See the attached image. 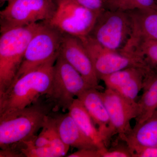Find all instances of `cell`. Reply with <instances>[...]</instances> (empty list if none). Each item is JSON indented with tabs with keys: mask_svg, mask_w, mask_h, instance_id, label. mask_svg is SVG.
Listing matches in <instances>:
<instances>
[{
	"mask_svg": "<svg viewBox=\"0 0 157 157\" xmlns=\"http://www.w3.org/2000/svg\"><path fill=\"white\" fill-rule=\"evenodd\" d=\"M57 58L21 76L0 95V119L32 105L41 96L48 95Z\"/></svg>",
	"mask_w": 157,
	"mask_h": 157,
	"instance_id": "6da1fadb",
	"label": "cell"
},
{
	"mask_svg": "<svg viewBox=\"0 0 157 157\" xmlns=\"http://www.w3.org/2000/svg\"><path fill=\"white\" fill-rule=\"evenodd\" d=\"M52 104L39 101L22 110L0 119V147L8 148L36 137V133L43 128Z\"/></svg>",
	"mask_w": 157,
	"mask_h": 157,
	"instance_id": "7a4b0ae2",
	"label": "cell"
},
{
	"mask_svg": "<svg viewBox=\"0 0 157 157\" xmlns=\"http://www.w3.org/2000/svg\"><path fill=\"white\" fill-rule=\"evenodd\" d=\"M42 23V21H40L1 33L0 95L14 81L29 42L40 28Z\"/></svg>",
	"mask_w": 157,
	"mask_h": 157,
	"instance_id": "3957f363",
	"label": "cell"
},
{
	"mask_svg": "<svg viewBox=\"0 0 157 157\" xmlns=\"http://www.w3.org/2000/svg\"><path fill=\"white\" fill-rule=\"evenodd\" d=\"M89 88L81 74L59 53L54 66L51 88L46 96L52 111L68 110L75 97Z\"/></svg>",
	"mask_w": 157,
	"mask_h": 157,
	"instance_id": "277c9868",
	"label": "cell"
},
{
	"mask_svg": "<svg viewBox=\"0 0 157 157\" xmlns=\"http://www.w3.org/2000/svg\"><path fill=\"white\" fill-rule=\"evenodd\" d=\"M133 32L128 12L106 10L98 15L88 35L105 48L120 52L131 39Z\"/></svg>",
	"mask_w": 157,
	"mask_h": 157,
	"instance_id": "5b68a950",
	"label": "cell"
},
{
	"mask_svg": "<svg viewBox=\"0 0 157 157\" xmlns=\"http://www.w3.org/2000/svg\"><path fill=\"white\" fill-rule=\"evenodd\" d=\"M0 12L1 33L16 28L48 21L56 6L53 0H11Z\"/></svg>",
	"mask_w": 157,
	"mask_h": 157,
	"instance_id": "8992f818",
	"label": "cell"
},
{
	"mask_svg": "<svg viewBox=\"0 0 157 157\" xmlns=\"http://www.w3.org/2000/svg\"><path fill=\"white\" fill-rule=\"evenodd\" d=\"M63 37L61 31L48 23L42 21L41 27L29 42L14 81L51 59L57 57Z\"/></svg>",
	"mask_w": 157,
	"mask_h": 157,
	"instance_id": "52a82bcc",
	"label": "cell"
},
{
	"mask_svg": "<svg viewBox=\"0 0 157 157\" xmlns=\"http://www.w3.org/2000/svg\"><path fill=\"white\" fill-rule=\"evenodd\" d=\"M56 9L48 21L62 33L78 37L89 34L98 14L86 9L75 0H53Z\"/></svg>",
	"mask_w": 157,
	"mask_h": 157,
	"instance_id": "ba28073f",
	"label": "cell"
},
{
	"mask_svg": "<svg viewBox=\"0 0 157 157\" xmlns=\"http://www.w3.org/2000/svg\"><path fill=\"white\" fill-rule=\"evenodd\" d=\"M78 37L87 50L100 79L102 76L131 67L144 68L149 71L135 57L105 48L89 35Z\"/></svg>",
	"mask_w": 157,
	"mask_h": 157,
	"instance_id": "9c48e42d",
	"label": "cell"
},
{
	"mask_svg": "<svg viewBox=\"0 0 157 157\" xmlns=\"http://www.w3.org/2000/svg\"><path fill=\"white\" fill-rule=\"evenodd\" d=\"M101 94L114 134L124 140L133 128L131 121L137 117V102L129 101L110 89L106 88Z\"/></svg>",
	"mask_w": 157,
	"mask_h": 157,
	"instance_id": "30bf717a",
	"label": "cell"
},
{
	"mask_svg": "<svg viewBox=\"0 0 157 157\" xmlns=\"http://www.w3.org/2000/svg\"><path fill=\"white\" fill-rule=\"evenodd\" d=\"M59 54L81 74L92 88L99 89L98 75L87 50L78 36L63 33Z\"/></svg>",
	"mask_w": 157,
	"mask_h": 157,
	"instance_id": "8fae6325",
	"label": "cell"
},
{
	"mask_svg": "<svg viewBox=\"0 0 157 157\" xmlns=\"http://www.w3.org/2000/svg\"><path fill=\"white\" fill-rule=\"evenodd\" d=\"M154 75L144 68L131 67L101 77L107 88L115 91L129 101L137 102L147 78Z\"/></svg>",
	"mask_w": 157,
	"mask_h": 157,
	"instance_id": "7c38bea8",
	"label": "cell"
},
{
	"mask_svg": "<svg viewBox=\"0 0 157 157\" xmlns=\"http://www.w3.org/2000/svg\"><path fill=\"white\" fill-rule=\"evenodd\" d=\"M92 119L107 147L111 137L115 135L110 124L109 114L101 96L95 88H89L77 97Z\"/></svg>",
	"mask_w": 157,
	"mask_h": 157,
	"instance_id": "4fadbf2b",
	"label": "cell"
},
{
	"mask_svg": "<svg viewBox=\"0 0 157 157\" xmlns=\"http://www.w3.org/2000/svg\"><path fill=\"white\" fill-rule=\"evenodd\" d=\"M54 118L59 135L65 144L78 150L99 149L94 141L76 124L68 113Z\"/></svg>",
	"mask_w": 157,
	"mask_h": 157,
	"instance_id": "5bb4252c",
	"label": "cell"
},
{
	"mask_svg": "<svg viewBox=\"0 0 157 157\" xmlns=\"http://www.w3.org/2000/svg\"><path fill=\"white\" fill-rule=\"evenodd\" d=\"M120 52L139 59L154 74H157V40L132 36Z\"/></svg>",
	"mask_w": 157,
	"mask_h": 157,
	"instance_id": "9a60e30c",
	"label": "cell"
},
{
	"mask_svg": "<svg viewBox=\"0 0 157 157\" xmlns=\"http://www.w3.org/2000/svg\"><path fill=\"white\" fill-rule=\"evenodd\" d=\"M128 12L133 23L132 36L157 40V8Z\"/></svg>",
	"mask_w": 157,
	"mask_h": 157,
	"instance_id": "2e32d148",
	"label": "cell"
},
{
	"mask_svg": "<svg viewBox=\"0 0 157 157\" xmlns=\"http://www.w3.org/2000/svg\"><path fill=\"white\" fill-rule=\"evenodd\" d=\"M68 111L76 124L94 141L99 150L107 148L101 133L96 128L92 119L78 98L74 100Z\"/></svg>",
	"mask_w": 157,
	"mask_h": 157,
	"instance_id": "e0dca14e",
	"label": "cell"
},
{
	"mask_svg": "<svg viewBox=\"0 0 157 157\" xmlns=\"http://www.w3.org/2000/svg\"><path fill=\"white\" fill-rule=\"evenodd\" d=\"M123 140L129 146L157 147V109L143 123L135 125Z\"/></svg>",
	"mask_w": 157,
	"mask_h": 157,
	"instance_id": "ac0fdd59",
	"label": "cell"
},
{
	"mask_svg": "<svg viewBox=\"0 0 157 157\" xmlns=\"http://www.w3.org/2000/svg\"><path fill=\"white\" fill-rule=\"evenodd\" d=\"M143 90L141 98L137 101L135 125L146 121L157 109V74L152 75L147 78Z\"/></svg>",
	"mask_w": 157,
	"mask_h": 157,
	"instance_id": "d6986e66",
	"label": "cell"
},
{
	"mask_svg": "<svg viewBox=\"0 0 157 157\" xmlns=\"http://www.w3.org/2000/svg\"><path fill=\"white\" fill-rule=\"evenodd\" d=\"M105 9L128 11L157 8V0H104Z\"/></svg>",
	"mask_w": 157,
	"mask_h": 157,
	"instance_id": "ffe728a7",
	"label": "cell"
},
{
	"mask_svg": "<svg viewBox=\"0 0 157 157\" xmlns=\"http://www.w3.org/2000/svg\"><path fill=\"white\" fill-rule=\"evenodd\" d=\"M36 137L33 139L19 143L20 152L24 157H60L59 153L52 145L38 147L35 144Z\"/></svg>",
	"mask_w": 157,
	"mask_h": 157,
	"instance_id": "44dd1931",
	"label": "cell"
},
{
	"mask_svg": "<svg viewBox=\"0 0 157 157\" xmlns=\"http://www.w3.org/2000/svg\"><path fill=\"white\" fill-rule=\"evenodd\" d=\"M101 157H132L128 145L124 143H116L109 148L99 150Z\"/></svg>",
	"mask_w": 157,
	"mask_h": 157,
	"instance_id": "7402d4cb",
	"label": "cell"
},
{
	"mask_svg": "<svg viewBox=\"0 0 157 157\" xmlns=\"http://www.w3.org/2000/svg\"><path fill=\"white\" fill-rule=\"evenodd\" d=\"M129 147L132 157H157V147L132 145Z\"/></svg>",
	"mask_w": 157,
	"mask_h": 157,
	"instance_id": "603a6c76",
	"label": "cell"
},
{
	"mask_svg": "<svg viewBox=\"0 0 157 157\" xmlns=\"http://www.w3.org/2000/svg\"><path fill=\"white\" fill-rule=\"evenodd\" d=\"M78 4L86 9L99 14L106 10L104 0H75Z\"/></svg>",
	"mask_w": 157,
	"mask_h": 157,
	"instance_id": "cb8c5ba5",
	"label": "cell"
},
{
	"mask_svg": "<svg viewBox=\"0 0 157 157\" xmlns=\"http://www.w3.org/2000/svg\"><path fill=\"white\" fill-rule=\"evenodd\" d=\"M68 157H101L99 149L78 150L77 151L67 156Z\"/></svg>",
	"mask_w": 157,
	"mask_h": 157,
	"instance_id": "d4e9b609",
	"label": "cell"
},
{
	"mask_svg": "<svg viewBox=\"0 0 157 157\" xmlns=\"http://www.w3.org/2000/svg\"><path fill=\"white\" fill-rule=\"evenodd\" d=\"M11 1V0H0V2H1V4H2V3H3L5 2H9V1Z\"/></svg>",
	"mask_w": 157,
	"mask_h": 157,
	"instance_id": "484cf974",
	"label": "cell"
}]
</instances>
